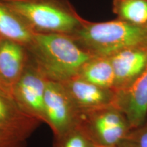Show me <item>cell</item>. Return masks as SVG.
I'll return each mask as SVG.
<instances>
[{
  "instance_id": "1",
  "label": "cell",
  "mask_w": 147,
  "mask_h": 147,
  "mask_svg": "<svg viewBox=\"0 0 147 147\" xmlns=\"http://www.w3.org/2000/svg\"><path fill=\"white\" fill-rule=\"evenodd\" d=\"M27 49L45 76L60 82L78 76L84 64L93 57L71 36L58 33L35 32Z\"/></svg>"
},
{
  "instance_id": "2",
  "label": "cell",
  "mask_w": 147,
  "mask_h": 147,
  "mask_svg": "<svg viewBox=\"0 0 147 147\" xmlns=\"http://www.w3.org/2000/svg\"><path fill=\"white\" fill-rule=\"evenodd\" d=\"M69 36L93 56L110 57L127 48L147 44V27L119 18L102 23L84 20Z\"/></svg>"
},
{
  "instance_id": "3",
  "label": "cell",
  "mask_w": 147,
  "mask_h": 147,
  "mask_svg": "<svg viewBox=\"0 0 147 147\" xmlns=\"http://www.w3.org/2000/svg\"><path fill=\"white\" fill-rule=\"evenodd\" d=\"M34 32L71 35L84 20L64 0H1Z\"/></svg>"
},
{
  "instance_id": "4",
  "label": "cell",
  "mask_w": 147,
  "mask_h": 147,
  "mask_svg": "<svg viewBox=\"0 0 147 147\" xmlns=\"http://www.w3.org/2000/svg\"><path fill=\"white\" fill-rule=\"evenodd\" d=\"M78 125L98 147L117 146L131 129L124 114L114 105L80 112Z\"/></svg>"
},
{
  "instance_id": "5",
  "label": "cell",
  "mask_w": 147,
  "mask_h": 147,
  "mask_svg": "<svg viewBox=\"0 0 147 147\" xmlns=\"http://www.w3.org/2000/svg\"><path fill=\"white\" fill-rule=\"evenodd\" d=\"M45 121L54 136L61 135L78 125L79 111L62 82L48 79L44 97Z\"/></svg>"
},
{
  "instance_id": "6",
  "label": "cell",
  "mask_w": 147,
  "mask_h": 147,
  "mask_svg": "<svg viewBox=\"0 0 147 147\" xmlns=\"http://www.w3.org/2000/svg\"><path fill=\"white\" fill-rule=\"evenodd\" d=\"M47 80L36 63H27L12 94L22 111L40 122L45 121L44 97Z\"/></svg>"
},
{
  "instance_id": "7",
  "label": "cell",
  "mask_w": 147,
  "mask_h": 147,
  "mask_svg": "<svg viewBox=\"0 0 147 147\" xmlns=\"http://www.w3.org/2000/svg\"><path fill=\"white\" fill-rule=\"evenodd\" d=\"M115 91L114 105L124 114L131 129L144 124L147 119V65L129 84Z\"/></svg>"
},
{
  "instance_id": "8",
  "label": "cell",
  "mask_w": 147,
  "mask_h": 147,
  "mask_svg": "<svg viewBox=\"0 0 147 147\" xmlns=\"http://www.w3.org/2000/svg\"><path fill=\"white\" fill-rule=\"evenodd\" d=\"M62 84L79 113L115 104V90L97 86L79 76L73 77Z\"/></svg>"
},
{
  "instance_id": "9",
  "label": "cell",
  "mask_w": 147,
  "mask_h": 147,
  "mask_svg": "<svg viewBox=\"0 0 147 147\" xmlns=\"http://www.w3.org/2000/svg\"><path fill=\"white\" fill-rule=\"evenodd\" d=\"M27 49L18 42L0 38V89L11 97L28 63Z\"/></svg>"
},
{
  "instance_id": "10",
  "label": "cell",
  "mask_w": 147,
  "mask_h": 147,
  "mask_svg": "<svg viewBox=\"0 0 147 147\" xmlns=\"http://www.w3.org/2000/svg\"><path fill=\"white\" fill-rule=\"evenodd\" d=\"M115 77L114 90L127 85L147 65V44L121 50L109 57Z\"/></svg>"
},
{
  "instance_id": "11",
  "label": "cell",
  "mask_w": 147,
  "mask_h": 147,
  "mask_svg": "<svg viewBox=\"0 0 147 147\" xmlns=\"http://www.w3.org/2000/svg\"><path fill=\"white\" fill-rule=\"evenodd\" d=\"M40 122L22 111L13 98L0 89V131L27 140Z\"/></svg>"
},
{
  "instance_id": "12",
  "label": "cell",
  "mask_w": 147,
  "mask_h": 147,
  "mask_svg": "<svg viewBox=\"0 0 147 147\" xmlns=\"http://www.w3.org/2000/svg\"><path fill=\"white\" fill-rule=\"evenodd\" d=\"M34 33L14 11L0 0V38L18 42L27 49Z\"/></svg>"
},
{
  "instance_id": "13",
  "label": "cell",
  "mask_w": 147,
  "mask_h": 147,
  "mask_svg": "<svg viewBox=\"0 0 147 147\" xmlns=\"http://www.w3.org/2000/svg\"><path fill=\"white\" fill-rule=\"evenodd\" d=\"M78 76L100 87L115 89V72L109 57L93 56L84 64Z\"/></svg>"
},
{
  "instance_id": "14",
  "label": "cell",
  "mask_w": 147,
  "mask_h": 147,
  "mask_svg": "<svg viewBox=\"0 0 147 147\" xmlns=\"http://www.w3.org/2000/svg\"><path fill=\"white\" fill-rule=\"evenodd\" d=\"M113 5L119 19L147 27V0H113Z\"/></svg>"
},
{
  "instance_id": "15",
  "label": "cell",
  "mask_w": 147,
  "mask_h": 147,
  "mask_svg": "<svg viewBox=\"0 0 147 147\" xmlns=\"http://www.w3.org/2000/svg\"><path fill=\"white\" fill-rule=\"evenodd\" d=\"M54 138L53 147H98L78 125Z\"/></svg>"
},
{
  "instance_id": "16",
  "label": "cell",
  "mask_w": 147,
  "mask_h": 147,
  "mask_svg": "<svg viewBox=\"0 0 147 147\" xmlns=\"http://www.w3.org/2000/svg\"><path fill=\"white\" fill-rule=\"evenodd\" d=\"M119 147H147V122L131 129L117 145Z\"/></svg>"
},
{
  "instance_id": "17",
  "label": "cell",
  "mask_w": 147,
  "mask_h": 147,
  "mask_svg": "<svg viewBox=\"0 0 147 147\" xmlns=\"http://www.w3.org/2000/svg\"><path fill=\"white\" fill-rule=\"evenodd\" d=\"M26 140L0 131V147H25Z\"/></svg>"
},
{
  "instance_id": "18",
  "label": "cell",
  "mask_w": 147,
  "mask_h": 147,
  "mask_svg": "<svg viewBox=\"0 0 147 147\" xmlns=\"http://www.w3.org/2000/svg\"><path fill=\"white\" fill-rule=\"evenodd\" d=\"M110 147H119L118 146H110Z\"/></svg>"
},
{
  "instance_id": "19",
  "label": "cell",
  "mask_w": 147,
  "mask_h": 147,
  "mask_svg": "<svg viewBox=\"0 0 147 147\" xmlns=\"http://www.w3.org/2000/svg\"><path fill=\"white\" fill-rule=\"evenodd\" d=\"M146 122H147V119H146Z\"/></svg>"
}]
</instances>
